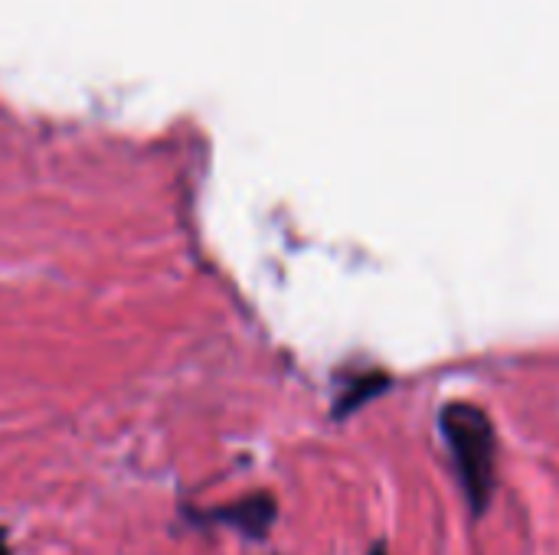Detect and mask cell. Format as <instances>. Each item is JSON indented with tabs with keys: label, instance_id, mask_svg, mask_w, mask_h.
<instances>
[{
	"label": "cell",
	"instance_id": "obj_3",
	"mask_svg": "<svg viewBox=\"0 0 559 555\" xmlns=\"http://www.w3.org/2000/svg\"><path fill=\"white\" fill-rule=\"evenodd\" d=\"M386 386H390V376H386V373H367V376H360L350 389H344V396H341L337 406H334V415L344 419V415L357 412L364 402H370L373 396H380Z\"/></svg>",
	"mask_w": 559,
	"mask_h": 555
},
{
	"label": "cell",
	"instance_id": "obj_2",
	"mask_svg": "<svg viewBox=\"0 0 559 555\" xmlns=\"http://www.w3.org/2000/svg\"><path fill=\"white\" fill-rule=\"evenodd\" d=\"M275 514H278L275 500H272L269 494H255V497L239 500L236 507L216 510V514H210V517H213V520H223V523H229V527H236V530H242V533H249V536H265L269 527H272V520H275Z\"/></svg>",
	"mask_w": 559,
	"mask_h": 555
},
{
	"label": "cell",
	"instance_id": "obj_5",
	"mask_svg": "<svg viewBox=\"0 0 559 555\" xmlns=\"http://www.w3.org/2000/svg\"><path fill=\"white\" fill-rule=\"evenodd\" d=\"M370 555H386V550H383V546H373V553Z\"/></svg>",
	"mask_w": 559,
	"mask_h": 555
},
{
	"label": "cell",
	"instance_id": "obj_4",
	"mask_svg": "<svg viewBox=\"0 0 559 555\" xmlns=\"http://www.w3.org/2000/svg\"><path fill=\"white\" fill-rule=\"evenodd\" d=\"M0 555H13L10 553V546H7V530L0 527Z\"/></svg>",
	"mask_w": 559,
	"mask_h": 555
},
{
	"label": "cell",
	"instance_id": "obj_1",
	"mask_svg": "<svg viewBox=\"0 0 559 555\" xmlns=\"http://www.w3.org/2000/svg\"><path fill=\"white\" fill-rule=\"evenodd\" d=\"M442 438L455 458L459 484L472 514H485L498 484V435L495 422L475 402H449L439 412Z\"/></svg>",
	"mask_w": 559,
	"mask_h": 555
}]
</instances>
